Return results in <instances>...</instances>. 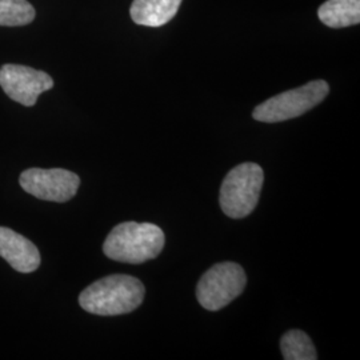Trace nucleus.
<instances>
[{"label": "nucleus", "instance_id": "nucleus-1", "mask_svg": "<svg viewBox=\"0 0 360 360\" xmlns=\"http://www.w3.org/2000/svg\"><path fill=\"white\" fill-rule=\"evenodd\" d=\"M144 294L146 290L139 279L116 274L90 284L79 295V304L94 315L115 316L138 309Z\"/></svg>", "mask_w": 360, "mask_h": 360}, {"label": "nucleus", "instance_id": "nucleus-2", "mask_svg": "<svg viewBox=\"0 0 360 360\" xmlns=\"http://www.w3.org/2000/svg\"><path fill=\"white\" fill-rule=\"evenodd\" d=\"M165 243V232L156 224L126 221L117 224L108 233L103 252L116 262L141 264L159 257Z\"/></svg>", "mask_w": 360, "mask_h": 360}, {"label": "nucleus", "instance_id": "nucleus-3", "mask_svg": "<svg viewBox=\"0 0 360 360\" xmlns=\"http://www.w3.org/2000/svg\"><path fill=\"white\" fill-rule=\"evenodd\" d=\"M264 183L263 168L257 163H242L226 175L219 202L223 212L232 219L248 217L257 207Z\"/></svg>", "mask_w": 360, "mask_h": 360}, {"label": "nucleus", "instance_id": "nucleus-4", "mask_svg": "<svg viewBox=\"0 0 360 360\" xmlns=\"http://www.w3.org/2000/svg\"><path fill=\"white\" fill-rule=\"evenodd\" d=\"M330 92L326 80H312L294 90L285 91L259 104L252 116L257 122L279 123L302 116L322 103Z\"/></svg>", "mask_w": 360, "mask_h": 360}, {"label": "nucleus", "instance_id": "nucleus-5", "mask_svg": "<svg viewBox=\"0 0 360 360\" xmlns=\"http://www.w3.org/2000/svg\"><path fill=\"white\" fill-rule=\"evenodd\" d=\"M245 283L247 276L242 266L233 262H223L212 266L200 278L196 297L203 309L219 311L245 291Z\"/></svg>", "mask_w": 360, "mask_h": 360}, {"label": "nucleus", "instance_id": "nucleus-6", "mask_svg": "<svg viewBox=\"0 0 360 360\" xmlns=\"http://www.w3.org/2000/svg\"><path fill=\"white\" fill-rule=\"evenodd\" d=\"M19 183L26 193L40 200L65 203L77 195L80 178L63 168H30L20 174Z\"/></svg>", "mask_w": 360, "mask_h": 360}, {"label": "nucleus", "instance_id": "nucleus-7", "mask_svg": "<svg viewBox=\"0 0 360 360\" xmlns=\"http://www.w3.org/2000/svg\"><path fill=\"white\" fill-rule=\"evenodd\" d=\"M0 87L15 102L32 107L40 94L51 90L53 79L27 65H4L0 67Z\"/></svg>", "mask_w": 360, "mask_h": 360}, {"label": "nucleus", "instance_id": "nucleus-8", "mask_svg": "<svg viewBox=\"0 0 360 360\" xmlns=\"http://www.w3.org/2000/svg\"><path fill=\"white\" fill-rule=\"evenodd\" d=\"M0 257L6 259L13 270L22 274L34 272L40 266L37 245L7 227H0Z\"/></svg>", "mask_w": 360, "mask_h": 360}, {"label": "nucleus", "instance_id": "nucleus-9", "mask_svg": "<svg viewBox=\"0 0 360 360\" xmlns=\"http://www.w3.org/2000/svg\"><path fill=\"white\" fill-rule=\"evenodd\" d=\"M180 4L181 0H134L129 15L139 26H165L174 19Z\"/></svg>", "mask_w": 360, "mask_h": 360}, {"label": "nucleus", "instance_id": "nucleus-10", "mask_svg": "<svg viewBox=\"0 0 360 360\" xmlns=\"http://www.w3.org/2000/svg\"><path fill=\"white\" fill-rule=\"evenodd\" d=\"M318 16L331 28L356 26L360 23V0H327L319 7Z\"/></svg>", "mask_w": 360, "mask_h": 360}, {"label": "nucleus", "instance_id": "nucleus-11", "mask_svg": "<svg viewBox=\"0 0 360 360\" xmlns=\"http://www.w3.org/2000/svg\"><path fill=\"white\" fill-rule=\"evenodd\" d=\"M281 349L285 360H316L318 354L309 335L300 330L285 333L281 340Z\"/></svg>", "mask_w": 360, "mask_h": 360}, {"label": "nucleus", "instance_id": "nucleus-12", "mask_svg": "<svg viewBox=\"0 0 360 360\" xmlns=\"http://www.w3.org/2000/svg\"><path fill=\"white\" fill-rule=\"evenodd\" d=\"M34 19L35 8L27 0H0V26H26Z\"/></svg>", "mask_w": 360, "mask_h": 360}]
</instances>
